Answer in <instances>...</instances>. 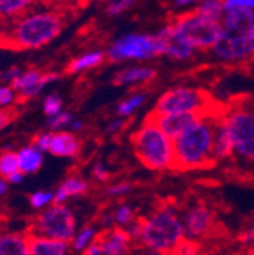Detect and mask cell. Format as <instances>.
I'll use <instances>...</instances> for the list:
<instances>
[{
    "label": "cell",
    "instance_id": "cell-1",
    "mask_svg": "<svg viewBox=\"0 0 254 255\" xmlns=\"http://www.w3.org/2000/svg\"><path fill=\"white\" fill-rule=\"evenodd\" d=\"M215 114H203L174 138L175 169L197 170L213 163Z\"/></svg>",
    "mask_w": 254,
    "mask_h": 255
},
{
    "label": "cell",
    "instance_id": "cell-2",
    "mask_svg": "<svg viewBox=\"0 0 254 255\" xmlns=\"http://www.w3.org/2000/svg\"><path fill=\"white\" fill-rule=\"evenodd\" d=\"M184 228L181 211L177 205L168 202L158 205L148 216L140 217V234L136 245L169 255V252L183 240Z\"/></svg>",
    "mask_w": 254,
    "mask_h": 255
},
{
    "label": "cell",
    "instance_id": "cell-3",
    "mask_svg": "<svg viewBox=\"0 0 254 255\" xmlns=\"http://www.w3.org/2000/svg\"><path fill=\"white\" fill-rule=\"evenodd\" d=\"M131 144L140 164L152 172L175 169L174 140L169 138L157 123L146 116L131 135Z\"/></svg>",
    "mask_w": 254,
    "mask_h": 255
},
{
    "label": "cell",
    "instance_id": "cell-4",
    "mask_svg": "<svg viewBox=\"0 0 254 255\" xmlns=\"http://www.w3.org/2000/svg\"><path fill=\"white\" fill-rule=\"evenodd\" d=\"M62 29L58 12L41 11L20 15L8 34V44L18 49H38L55 40Z\"/></svg>",
    "mask_w": 254,
    "mask_h": 255
},
{
    "label": "cell",
    "instance_id": "cell-5",
    "mask_svg": "<svg viewBox=\"0 0 254 255\" xmlns=\"http://www.w3.org/2000/svg\"><path fill=\"white\" fill-rule=\"evenodd\" d=\"M209 96L194 87H172L158 96V99L149 114H210Z\"/></svg>",
    "mask_w": 254,
    "mask_h": 255
},
{
    "label": "cell",
    "instance_id": "cell-6",
    "mask_svg": "<svg viewBox=\"0 0 254 255\" xmlns=\"http://www.w3.org/2000/svg\"><path fill=\"white\" fill-rule=\"evenodd\" d=\"M218 119L230 137L235 155L254 161V108L233 107Z\"/></svg>",
    "mask_w": 254,
    "mask_h": 255
},
{
    "label": "cell",
    "instance_id": "cell-7",
    "mask_svg": "<svg viewBox=\"0 0 254 255\" xmlns=\"http://www.w3.org/2000/svg\"><path fill=\"white\" fill-rule=\"evenodd\" d=\"M78 231L76 216L66 204H52L37 214L30 233L70 243Z\"/></svg>",
    "mask_w": 254,
    "mask_h": 255
},
{
    "label": "cell",
    "instance_id": "cell-8",
    "mask_svg": "<svg viewBox=\"0 0 254 255\" xmlns=\"http://www.w3.org/2000/svg\"><path fill=\"white\" fill-rule=\"evenodd\" d=\"M172 27L177 35L195 50H210L222 34L221 21L207 20L195 12L180 15Z\"/></svg>",
    "mask_w": 254,
    "mask_h": 255
},
{
    "label": "cell",
    "instance_id": "cell-9",
    "mask_svg": "<svg viewBox=\"0 0 254 255\" xmlns=\"http://www.w3.org/2000/svg\"><path fill=\"white\" fill-rule=\"evenodd\" d=\"M111 62L123 61H148L157 56L155 38L149 34H128L116 40L108 52Z\"/></svg>",
    "mask_w": 254,
    "mask_h": 255
},
{
    "label": "cell",
    "instance_id": "cell-10",
    "mask_svg": "<svg viewBox=\"0 0 254 255\" xmlns=\"http://www.w3.org/2000/svg\"><path fill=\"white\" fill-rule=\"evenodd\" d=\"M184 237L200 242L207 239L216 228V214L204 202H195L181 210Z\"/></svg>",
    "mask_w": 254,
    "mask_h": 255
},
{
    "label": "cell",
    "instance_id": "cell-11",
    "mask_svg": "<svg viewBox=\"0 0 254 255\" xmlns=\"http://www.w3.org/2000/svg\"><path fill=\"white\" fill-rule=\"evenodd\" d=\"M210 50L221 62H241L250 59L254 56V30L239 35L222 32Z\"/></svg>",
    "mask_w": 254,
    "mask_h": 255
},
{
    "label": "cell",
    "instance_id": "cell-12",
    "mask_svg": "<svg viewBox=\"0 0 254 255\" xmlns=\"http://www.w3.org/2000/svg\"><path fill=\"white\" fill-rule=\"evenodd\" d=\"M154 38H155L157 55H165L175 61H189L197 53L194 47H190L177 35L172 24L163 26L154 35Z\"/></svg>",
    "mask_w": 254,
    "mask_h": 255
},
{
    "label": "cell",
    "instance_id": "cell-13",
    "mask_svg": "<svg viewBox=\"0 0 254 255\" xmlns=\"http://www.w3.org/2000/svg\"><path fill=\"white\" fill-rule=\"evenodd\" d=\"M61 75L55 72L41 73L40 70H26L11 84V88L18 93V98L21 101L32 99L38 96L47 85L59 81Z\"/></svg>",
    "mask_w": 254,
    "mask_h": 255
},
{
    "label": "cell",
    "instance_id": "cell-14",
    "mask_svg": "<svg viewBox=\"0 0 254 255\" xmlns=\"http://www.w3.org/2000/svg\"><path fill=\"white\" fill-rule=\"evenodd\" d=\"M98 242L102 249V255H130L134 249V242L123 228H111L99 233Z\"/></svg>",
    "mask_w": 254,
    "mask_h": 255
},
{
    "label": "cell",
    "instance_id": "cell-15",
    "mask_svg": "<svg viewBox=\"0 0 254 255\" xmlns=\"http://www.w3.org/2000/svg\"><path fill=\"white\" fill-rule=\"evenodd\" d=\"M221 27L222 32L232 35L247 34V32L254 30V9L236 8L224 11L221 17Z\"/></svg>",
    "mask_w": 254,
    "mask_h": 255
},
{
    "label": "cell",
    "instance_id": "cell-16",
    "mask_svg": "<svg viewBox=\"0 0 254 255\" xmlns=\"http://www.w3.org/2000/svg\"><path fill=\"white\" fill-rule=\"evenodd\" d=\"M81 149H82L81 140L78 138L76 134L70 132L69 129L52 132L49 153H52L53 156H59V158H76L79 155Z\"/></svg>",
    "mask_w": 254,
    "mask_h": 255
},
{
    "label": "cell",
    "instance_id": "cell-17",
    "mask_svg": "<svg viewBox=\"0 0 254 255\" xmlns=\"http://www.w3.org/2000/svg\"><path fill=\"white\" fill-rule=\"evenodd\" d=\"M148 116L172 140L177 138L186 129V128H189L200 117L198 114H163V116L148 114Z\"/></svg>",
    "mask_w": 254,
    "mask_h": 255
},
{
    "label": "cell",
    "instance_id": "cell-18",
    "mask_svg": "<svg viewBox=\"0 0 254 255\" xmlns=\"http://www.w3.org/2000/svg\"><path fill=\"white\" fill-rule=\"evenodd\" d=\"M29 255H69L70 243L27 233Z\"/></svg>",
    "mask_w": 254,
    "mask_h": 255
},
{
    "label": "cell",
    "instance_id": "cell-19",
    "mask_svg": "<svg viewBox=\"0 0 254 255\" xmlns=\"http://www.w3.org/2000/svg\"><path fill=\"white\" fill-rule=\"evenodd\" d=\"M90 184L81 176H69L53 191V204H66L72 198H79L88 193Z\"/></svg>",
    "mask_w": 254,
    "mask_h": 255
},
{
    "label": "cell",
    "instance_id": "cell-20",
    "mask_svg": "<svg viewBox=\"0 0 254 255\" xmlns=\"http://www.w3.org/2000/svg\"><path fill=\"white\" fill-rule=\"evenodd\" d=\"M157 72L152 67L146 66H133V67H126L119 70L113 76V84L119 87L125 85H143L151 82L155 78Z\"/></svg>",
    "mask_w": 254,
    "mask_h": 255
},
{
    "label": "cell",
    "instance_id": "cell-21",
    "mask_svg": "<svg viewBox=\"0 0 254 255\" xmlns=\"http://www.w3.org/2000/svg\"><path fill=\"white\" fill-rule=\"evenodd\" d=\"M17 156H18V169L23 175L37 173L44 161V153L38 150L32 143L17 150Z\"/></svg>",
    "mask_w": 254,
    "mask_h": 255
},
{
    "label": "cell",
    "instance_id": "cell-22",
    "mask_svg": "<svg viewBox=\"0 0 254 255\" xmlns=\"http://www.w3.org/2000/svg\"><path fill=\"white\" fill-rule=\"evenodd\" d=\"M0 255H29L27 234L24 233L0 234Z\"/></svg>",
    "mask_w": 254,
    "mask_h": 255
},
{
    "label": "cell",
    "instance_id": "cell-23",
    "mask_svg": "<svg viewBox=\"0 0 254 255\" xmlns=\"http://www.w3.org/2000/svg\"><path fill=\"white\" fill-rule=\"evenodd\" d=\"M232 156H235V152L230 137L226 131V128L222 126V123L216 117L215 138H213V161H226V159H230Z\"/></svg>",
    "mask_w": 254,
    "mask_h": 255
},
{
    "label": "cell",
    "instance_id": "cell-24",
    "mask_svg": "<svg viewBox=\"0 0 254 255\" xmlns=\"http://www.w3.org/2000/svg\"><path fill=\"white\" fill-rule=\"evenodd\" d=\"M105 61V53L102 50H93V52H87L82 53L79 56H76L75 59H72L69 62V66L66 69L67 73H81V72H87L90 69H94L101 66V64Z\"/></svg>",
    "mask_w": 254,
    "mask_h": 255
},
{
    "label": "cell",
    "instance_id": "cell-25",
    "mask_svg": "<svg viewBox=\"0 0 254 255\" xmlns=\"http://www.w3.org/2000/svg\"><path fill=\"white\" fill-rule=\"evenodd\" d=\"M148 101V94H145L143 91H136L131 93L128 98H125L123 101H120L116 107V114L117 117L122 119H130L133 114H136Z\"/></svg>",
    "mask_w": 254,
    "mask_h": 255
},
{
    "label": "cell",
    "instance_id": "cell-26",
    "mask_svg": "<svg viewBox=\"0 0 254 255\" xmlns=\"http://www.w3.org/2000/svg\"><path fill=\"white\" fill-rule=\"evenodd\" d=\"M35 0H0V20H9L23 15Z\"/></svg>",
    "mask_w": 254,
    "mask_h": 255
},
{
    "label": "cell",
    "instance_id": "cell-27",
    "mask_svg": "<svg viewBox=\"0 0 254 255\" xmlns=\"http://www.w3.org/2000/svg\"><path fill=\"white\" fill-rule=\"evenodd\" d=\"M98 237H99V231L96 227L85 225L75 233L70 242V249H73L75 252H84L91 243L98 240Z\"/></svg>",
    "mask_w": 254,
    "mask_h": 255
},
{
    "label": "cell",
    "instance_id": "cell-28",
    "mask_svg": "<svg viewBox=\"0 0 254 255\" xmlns=\"http://www.w3.org/2000/svg\"><path fill=\"white\" fill-rule=\"evenodd\" d=\"M195 14H198L207 20L221 21V17L224 14L222 0H200L195 8Z\"/></svg>",
    "mask_w": 254,
    "mask_h": 255
},
{
    "label": "cell",
    "instance_id": "cell-29",
    "mask_svg": "<svg viewBox=\"0 0 254 255\" xmlns=\"http://www.w3.org/2000/svg\"><path fill=\"white\" fill-rule=\"evenodd\" d=\"M111 214H113V220H114V227L117 228H128L131 223L137 219L136 216V211L131 205L128 204H119L116 208L111 210Z\"/></svg>",
    "mask_w": 254,
    "mask_h": 255
},
{
    "label": "cell",
    "instance_id": "cell-30",
    "mask_svg": "<svg viewBox=\"0 0 254 255\" xmlns=\"http://www.w3.org/2000/svg\"><path fill=\"white\" fill-rule=\"evenodd\" d=\"M18 170V156L15 150H3L0 153V178L6 179Z\"/></svg>",
    "mask_w": 254,
    "mask_h": 255
},
{
    "label": "cell",
    "instance_id": "cell-31",
    "mask_svg": "<svg viewBox=\"0 0 254 255\" xmlns=\"http://www.w3.org/2000/svg\"><path fill=\"white\" fill-rule=\"evenodd\" d=\"M73 116L69 113V111H64L62 110L59 114L50 117L47 120V128L50 132H58V131H66L67 128H70L72 122H73Z\"/></svg>",
    "mask_w": 254,
    "mask_h": 255
},
{
    "label": "cell",
    "instance_id": "cell-32",
    "mask_svg": "<svg viewBox=\"0 0 254 255\" xmlns=\"http://www.w3.org/2000/svg\"><path fill=\"white\" fill-rule=\"evenodd\" d=\"M29 204L34 210H44L53 204V191L50 190H38L34 191L32 195L29 196Z\"/></svg>",
    "mask_w": 254,
    "mask_h": 255
},
{
    "label": "cell",
    "instance_id": "cell-33",
    "mask_svg": "<svg viewBox=\"0 0 254 255\" xmlns=\"http://www.w3.org/2000/svg\"><path fill=\"white\" fill-rule=\"evenodd\" d=\"M169 255H201V246L200 242L183 239L171 252Z\"/></svg>",
    "mask_w": 254,
    "mask_h": 255
},
{
    "label": "cell",
    "instance_id": "cell-34",
    "mask_svg": "<svg viewBox=\"0 0 254 255\" xmlns=\"http://www.w3.org/2000/svg\"><path fill=\"white\" fill-rule=\"evenodd\" d=\"M133 190H134V184L133 182H130V181H117V182L110 184L105 191H107V195L110 198L120 199V198L128 196Z\"/></svg>",
    "mask_w": 254,
    "mask_h": 255
},
{
    "label": "cell",
    "instance_id": "cell-35",
    "mask_svg": "<svg viewBox=\"0 0 254 255\" xmlns=\"http://www.w3.org/2000/svg\"><path fill=\"white\" fill-rule=\"evenodd\" d=\"M62 99L56 93H52V94H47L44 101H43V113L50 119L56 114H59L62 111Z\"/></svg>",
    "mask_w": 254,
    "mask_h": 255
},
{
    "label": "cell",
    "instance_id": "cell-36",
    "mask_svg": "<svg viewBox=\"0 0 254 255\" xmlns=\"http://www.w3.org/2000/svg\"><path fill=\"white\" fill-rule=\"evenodd\" d=\"M239 243L244 246L245 251L254 249V217L247 220L245 227L242 228V231L239 234Z\"/></svg>",
    "mask_w": 254,
    "mask_h": 255
},
{
    "label": "cell",
    "instance_id": "cell-37",
    "mask_svg": "<svg viewBox=\"0 0 254 255\" xmlns=\"http://www.w3.org/2000/svg\"><path fill=\"white\" fill-rule=\"evenodd\" d=\"M134 2L136 0H110L105 6V11L108 15L116 17V15L123 14L125 11H128L134 5Z\"/></svg>",
    "mask_w": 254,
    "mask_h": 255
},
{
    "label": "cell",
    "instance_id": "cell-38",
    "mask_svg": "<svg viewBox=\"0 0 254 255\" xmlns=\"http://www.w3.org/2000/svg\"><path fill=\"white\" fill-rule=\"evenodd\" d=\"M91 176H93L94 181L104 184V182H107L110 179V170L102 161H96L91 167Z\"/></svg>",
    "mask_w": 254,
    "mask_h": 255
},
{
    "label": "cell",
    "instance_id": "cell-39",
    "mask_svg": "<svg viewBox=\"0 0 254 255\" xmlns=\"http://www.w3.org/2000/svg\"><path fill=\"white\" fill-rule=\"evenodd\" d=\"M15 91L9 85H0V108H8L15 101Z\"/></svg>",
    "mask_w": 254,
    "mask_h": 255
},
{
    "label": "cell",
    "instance_id": "cell-40",
    "mask_svg": "<svg viewBox=\"0 0 254 255\" xmlns=\"http://www.w3.org/2000/svg\"><path fill=\"white\" fill-rule=\"evenodd\" d=\"M222 6H224V11L236 8L254 9V0H222Z\"/></svg>",
    "mask_w": 254,
    "mask_h": 255
},
{
    "label": "cell",
    "instance_id": "cell-41",
    "mask_svg": "<svg viewBox=\"0 0 254 255\" xmlns=\"http://www.w3.org/2000/svg\"><path fill=\"white\" fill-rule=\"evenodd\" d=\"M50 138H52V132H49V131H47V132H41V134H38V135L34 137L32 144H34L38 150H41V152L44 153V152H49Z\"/></svg>",
    "mask_w": 254,
    "mask_h": 255
},
{
    "label": "cell",
    "instance_id": "cell-42",
    "mask_svg": "<svg viewBox=\"0 0 254 255\" xmlns=\"http://www.w3.org/2000/svg\"><path fill=\"white\" fill-rule=\"evenodd\" d=\"M126 123H128V120L122 119V117H116L114 120H110V123L107 125L108 134H120V132H123V129L126 128Z\"/></svg>",
    "mask_w": 254,
    "mask_h": 255
},
{
    "label": "cell",
    "instance_id": "cell-43",
    "mask_svg": "<svg viewBox=\"0 0 254 255\" xmlns=\"http://www.w3.org/2000/svg\"><path fill=\"white\" fill-rule=\"evenodd\" d=\"M15 113L12 108H0V131L5 129L6 126H9L14 122Z\"/></svg>",
    "mask_w": 254,
    "mask_h": 255
},
{
    "label": "cell",
    "instance_id": "cell-44",
    "mask_svg": "<svg viewBox=\"0 0 254 255\" xmlns=\"http://www.w3.org/2000/svg\"><path fill=\"white\" fill-rule=\"evenodd\" d=\"M21 69H18V67H11V69H8V70H5L2 75H0V81H2L3 84H12L20 75H21Z\"/></svg>",
    "mask_w": 254,
    "mask_h": 255
},
{
    "label": "cell",
    "instance_id": "cell-45",
    "mask_svg": "<svg viewBox=\"0 0 254 255\" xmlns=\"http://www.w3.org/2000/svg\"><path fill=\"white\" fill-rule=\"evenodd\" d=\"M81 255H102V249H101L99 242L96 240L94 243H91L84 252H81Z\"/></svg>",
    "mask_w": 254,
    "mask_h": 255
},
{
    "label": "cell",
    "instance_id": "cell-46",
    "mask_svg": "<svg viewBox=\"0 0 254 255\" xmlns=\"http://www.w3.org/2000/svg\"><path fill=\"white\" fill-rule=\"evenodd\" d=\"M130 255H165V254L155 252V251H151V249H146V248H142V246H134V249L131 251Z\"/></svg>",
    "mask_w": 254,
    "mask_h": 255
},
{
    "label": "cell",
    "instance_id": "cell-47",
    "mask_svg": "<svg viewBox=\"0 0 254 255\" xmlns=\"http://www.w3.org/2000/svg\"><path fill=\"white\" fill-rule=\"evenodd\" d=\"M84 128H85V125H84L82 120H73L70 128H69V131L73 132V134H78V132H81L84 129Z\"/></svg>",
    "mask_w": 254,
    "mask_h": 255
},
{
    "label": "cell",
    "instance_id": "cell-48",
    "mask_svg": "<svg viewBox=\"0 0 254 255\" xmlns=\"http://www.w3.org/2000/svg\"><path fill=\"white\" fill-rule=\"evenodd\" d=\"M23 178H24V175L18 170V172L12 173L11 176H8V178H6V182H8V184H20V182L23 181Z\"/></svg>",
    "mask_w": 254,
    "mask_h": 255
},
{
    "label": "cell",
    "instance_id": "cell-49",
    "mask_svg": "<svg viewBox=\"0 0 254 255\" xmlns=\"http://www.w3.org/2000/svg\"><path fill=\"white\" fill-rule=\"evenodd\" d=\"M200 0H174L175 6L178 8H186V6H190V5H197Z\"/></svg>",
    "mask_w": 254,
    "mask_h": 255
},
{
    "label": "cell",
    "instance_id": "cell-50",
    "mask_svg": "<svg viewBox=\"0 0 254 255\" xmlns=\"http://www.w3.org/2000/svg\"><path fill=\"white\" fill-rule=\"evenodd\" d=\"M8 187H9V184L6 182V179L0 178V198H3L8 193Z\"/></svg>",
    "mask_w": 254,
    "mask_h": 255
},
{
    "label": "cell",
    "instance_id": "cell-51",
    "mask_svg": "<svg viewBox=\"0 0 254 255\" xmlns=\"http://www.w3.org/2000/svg\"><path fill=\"white\" fill-rule=\"evenodd\" d=\"M233 255H251V252L250 251H241V252H236V254H233Z\"/></svg>",
    "mask_w": 254,
    "mask_h": 255
},
{
    "label": "cell",
    "instance_id": "cell-52",
    "mask_svg": "<svg viewBox=\"0 0 254 255\" xmlns=\"http://www.w3.org/2000/svg\"><path fill=\"white\" fill-rule=\"evenodd\" d=\"M250 252H251V255H254V249H253V251H250Z\"/></svg>",
    "mask_w": 254,
    "mask_h": 255
}]
</instances>
